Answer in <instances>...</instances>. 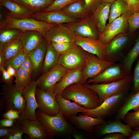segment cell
Masks as SVG:
<instances>
[{
  "label": "cell",
  "mask_w": 139,
  "mask_h": 139,
  "mask_svg": "<svg viewBox=\"0 0 139 139\" xmlns=\"http://www.w3.org/2000/svg\"><path fill=\"white\" fill-rule=\"evenodd\" d=\"M35 114L37 119L42 124L48 137L72 135L77 130L73 124L67 121L60 111L56 115L51 116L43 113L37 109Z\"/></svg>",
  "instance_id": "1"
},
{
  "label": "cell",
  "mask_w": 139,
  "mask_h": 139,
  "mask_svg": "<svg viewBox=\"0 0 139 139\" xmlns=\"http://www.w3.org/2000/svg\"><path fill=\"white\" fill-rule=\"evenodd\" d=\"M61 95L64 98L87 109H93L100 105L97 93L83 84H73L65 88Z\"/></svg>",
  "instance_id": "2"
},
{
  "label": "cell",
  "mask_w": 139,
  "mask_h": 139,
  "mask_svg": "<svg viewBox=\"0 0 139 139\" xmlns=\"http://www.w3.org/2000/svg\"><path fill=\"white\" fill-rule=\"evenodd\" d=\"M57 24H50L32 18L17 19L6 14L4 19L0 22V29H15L22 31L34 30L38 31L44 36L46 32Z\"/></svg>",
  "instance_id": "3"
},
{
  "label": "cell",
  "mask_w": 139,
  "mask_h": 139,
  "mask_svg": "<svg viewBox=\"0 0 139 139\" xmlns=\"http://www.w3.org/2000/svg\"><path fill=\"white\" fill-rule=\"evenodd\" d=\"M132 82L133 75H131L113 82L105 83H92V84L86 83L83 84L97 93L100 105L108 97L126 92L129 88Z\"/></svg>",
  "instance_id": "4"
},
{
  "label": "cell",
  "mask_w": 139,
  "mask_h": 139,
  "mask_svg": "<svg viewBox=\"0 0 139 139\" xmlns=\"http://www.w3.org/2000/svg\"><path fill=\"white\" fill-rule=\"evenodd\" d=\"M1 87L0 111L12 109L23 113L25 108V101L22 95L23 89L16 88L12 83L4 84Z\"/></svg>",
  "instance_id": "5"
},
{
  "label": "cell",
  "mask_w": 139,
  "mask_h": 139,
  "mask_svg": "<svg viewBox=\"0 0 139 139\" xmlns=\"http://www.w3.org/2000/svg\"><path fill=\"white\" fill-rule=\"evenodd\" d=\"M126 92L114 95L106 99L98 107L87 109L82 114L96 118H103L117 111L126 98Z\"/></svg>",
  "instance_id": "6"
},
{
  "label": "cell",
  "mask_w": 139,
  "mask_h": 139,
  "mask_svg": "<svg viewBox=\"0 0 139 139\" xmlns=\"http://www.w3.org/2000/svg\"><path fill=\"white\" fill-rule=\"evenodd\" d=\"M85 64L82 70L81 78L79 83L83 84L96 76L106 68L115 63L102 60L96 55L85 51Z\"/></svg>",
  "instance_id": "7"
},
{
  "label": "cell",
  "mask_w": 139,
  "mask_h": 139,
  "mask_svg": "<svg viewBox=\"0 0 139 139\" xmlns=\"http://www.w3.org/2000/svg\"><path fill=\"white\" fill-rule=\"evenodd\" d=\"M131 13L128 10L111 23L108 24L104 30L99 33L98 39L106 45L117 35L126 33L128 28V19Z\"/></svg>",
  "instance_id": "8"
},
{
  "label": "cell",
  "mask_w": 139,
  "mask_h": 139,
  "mask_svg": "<svg viewBox=\"0 0 139 139\" xmlns=\"http://www.w3.org/2000/svg\"><path fill=\"white\" fill-rule=\"evenodd\" d=\"M37 86L36 81L32 80L28 86L23 90L22 95L25 101V108L24 111L20 114L19 118L17 120L18 121L37 119L35 113L38 105L35 97Z\"/></svg>",
  "instance_id": "9"
},
{
  "label": "cell",
  "mask_w": 139,
  "mask_h": 139,
  "mask_svg": "<svg viewBox=\"0 0 139 139\" xmlns=\"http://www.w3.org/2000/svg\"><path fill=\"white\" fill-rule=\"evenodd\" d=\"M53 92L36 89L35 97L38 108L43 113L51 116L56 115L59 111V105Z\"/></svg>",
  "instance_id": "10"
},
{
  "label": "cell",
  "mask_w": 139,
  "mask_h": 139,
  "mask_svg": "<svg viewBox=\"0 0 139 139\" xmlns=\"http://www.w3.org/2000/svg\"><path fill=\"white\" fill-rule=\"evenodd\" d=\"M68 70L59 64H57L36 81L37 89L53 92L56 84Z\"/></svg>",
  "instance_id": "11"
},
{
  "label": "cell",
  "mask_w": 139,
  "mask_h": 139,
  "mask_svg": "<svg viewBox=\"0 0 139 139\" xmlns=\"http://www.w3.org/2000/svg\"><path fill=\"white\" fill-rule=\"evenodd\" d=\"M64 24L76 36L98 39L99 32L91 15L81 20Z\"/></svg>",
  "instance_id": "12"
},
{
  "label": "cell",
  "mask_w": 139,
  "mask_h": 139,
  "mask_svg": "<svg viewBox=\"0 0 139 139\" xmlns=\"http://www.w3.org/2000/svg\"><path fill=\"white\" fill-rule=\"evenodd\" d=\"M127 76L121 63H115L96 76L88 80L86 83H109L119 80Z\"/></svg>",
  "instance_id": "13"
},
{
  "label": "cell",
  "mask_w": 139,
  "mask_h": 139,
  "mask_svg": "<svg viewBox=\"0 0 139 139\" xmlns=\"http://www.w3.org/2000/svg\"><path fill=\"white\" fill-rule=\"evenodd\" d=\"M85 51L77 45L66 52L60 54L57 64L68 70L84 66L85 64Z\"/></svg>",
  "instance_id": "14"
},
{
  "label": "cell",
  "mask_w": 139,
  "mask_h": 139,
  "mask_svg": "<svg viewBox=\"0 0 139 139\" xmlns=\"http://www.w3.org/2000/svg\"><path fill=\"white\" fill-rule=\"evenodd\" d=\"M130 39L129 34L121 33L114 37L106 45V60L115 63L122 57L120 52L128 42Z\"/></svg>",
  "instance_id": "15"
},
{
  "label": "cell",
  "mask_w": 139,
  "mask_h": 139,
  "mask_svg": "<svg viewBox=\"0 0 139 139\" xmlns=\"http://www.w3.org/2000/svg\"><path fill=\"white\" fill-rule=\"evenodd\" d=\"M74 42L84 51L95 55L100 59L106 60V45L98 39L76 36Z\"/></svg>",
  "instance_id": "16"
},
{
  "label": "cell",
  "mask_w": 139,
  "mask_h": 139,
  "mask_svg": "<svg viewBox=\"0 0 139 139\" xmlns=\"http://www.w3.org/2000/svg\"><path fill=\"white\" fill-rule=\"evenodd\" d=\"M133 128L129 125L124 124L121 119H115L95 126L94 132L99 136H102L114 133L123 134L129 138L131 135Z\"/></svg>",
  "instance_id": "17"
},
{
  "label": "cell",
  "mask_w": 139,
  "mask_h": 139,
  "mask_svg": "<svg viewBox=\"0 0 139 139\" xmlns=\"http://www.w3.org/2000/svg\"><path fill=\"white\" fill-rule=\"evenodd\" d=\"M76 35L64 24H56L45 33L44 38L48 44L53 42H74Z\"/></svg>",
  "instance_id": "18"
},
{
  "label": "cell",
  "mask_w": 139,
  "mask_h": 139,
  "mask_svg": "<svg viewBox=\"0 0 139 139\" xmlns=\"http://www.w3.org/2000/svg\"><path fill=\"white\" fill-rule=\"evenodd\" d=\"M20 39L23 51L27 54L37 48L45 39L41 33L34 30L22 31Z\"/></svg>",
  "instance_id": "19"
},
{
  "label": "cell",
  "mask_w": 139,
  "mask_h": 139,
  "mask_svg": "<svg viewBox=\"0 0 139 139\" xmlns=\"http://www.w3.org/2000/svg\"><path fill=\"white\" fill-rule=\"evenodd\" d=\"M32 18L48 23L57 24L74 22L79 20L70 18L60 10L34 13Z\"/></svg>",
  "instance_id": "20"
},
{
  "label": "cell",
  "mask_w": 139,
  "mask_h": 139,
  "mask_svg": "<svg viewBox=\"0 0 139 139\" xmlns=\"http://www.w3.org/2000/svg\"><path fill=\"white\" fill-rule=\"evenodd\" d=\"M84 66L68 70L56 84L54 93L61 95L66 87L74 83H79L81 79L82 70Z\"/></svg>",
  "instance_id": "21"
},
{
  "label": "cell",
  "mask_w": 139,
  "mask_h": 139,
  "mask_svg": "<svg viewBox=\"0 0 139 139\" xmlns=\"http://www.w3.org/2000/svg\"><path fill=\"white\" fill-rule=\"evenodd\" d=\"M69 122L78 128L89 133L94 132L95 126L101 124L105 121L103 118L90 117L82 114L67 119Z\"/></svg>",
  "instance_id": "22"
},
{
  "label": "cell",
  "mask_w": 139,
  "mask_h": 139,
  "mask_svg": "<svg viewBox=\"0 0 139 139\" xmlns=\"http://www.w3.org/2000/svg\"><path fill=\"white\" fill-rule=\"evenodd\" d=\"M111 3L101 2L90 15L99 33L102 32L108 19Z\"/></svg>",
  "instance_id": "23"
},
{
  "label": "cell",
  "mask_w": 139,
  "mask_h": 139,
  "mask_svg": "<svg viewBox=\"0 0 139 139\" xmlns=\"http://www.w3.org/2000/svg\"><path fill=\"white\" fill-rule=\"evenodd\" d=\"M24 133L31 139H45L48 137L41 123L37 119H25L18 121Z\"/></svg>",
  "instance_id": "24"
},
{
  "label": "cell",
  "mask_w": 139,
  "mask_h": 139,
  "mask_svg": "<svg viewBox=\"0 0 139 139\" xmlns=\"http://www.w3.org/2000/svg\"><path fill=\"white\" fill-rule=\"evenodd\" d=\"M56 99L59 105V111L66 119L77 116L79 112H85L87 109L74 102L64 98L61 95H56Z\"/></svg>",
  "instance_id": "25"
},
{
  "label": "cell",
  "mask_w": 139,
  "mask_h": 139,
  "mask_svg": "<svg viewBox=\"0 0 139 139\" xmlns=\"http://www.w3.org/2000/svg\"><path fill=\"white\" fill-rule=\"evenodd\" d=\"M0 5L10 11L6 13V15L15 19L32 18L34 13L20 4L11 0H0Z\"/></svg>",
  "instance_id": "26"
},
{
  "label": "cell",
  "mask_w": 139,
  "mask_h": 139,
  "mask_svg": "<svg viewBox=\"0 0 139 139\" xmlns=\"http://www.w3.org/2000/svg\"><path fill=\"white\" fill-rule=\"evenodd\" d=\"M59 10L70 18L76 20L84 18L90 15L83 0L73 2Z\"/></svg>",
  "instance_id": "27"
},
{
  "label": "cell",
  "mask_w": 139,
  "mask_h": 139,
  "mask_svg": "<svg viewBox=\"0 0 139 139\" xmlns=\"http://www.w3.org/2000/svg\"><path fill=\"white\" fill-rule=\"evenodd\" d=\"M139 110V90L126 98L119 109L115 117V119L123 120L127 112L133 110L136 111Z\"/></svg>",
  "instance_id": "28"
},
{
  "label": "cell",
  "mask_w": 139,
  "mask_h": 139,
  "mask_svg": "<svg viewBox=\"0 0 139 139\" xmlns=\"http://www.w3.org/2000/svg\"><path fill=\"white\" fill-rule=\"evenodd\" d=\"M48 44L45 39L40 46L28 54L34 65V74L38 73L42 68Z\"/></svg>",
  "instance_id": "29"
},
{
  "label": "cell",
  "mask_w": 139,
  "mask_h": 139,
  "mask_svg": "<svg viewBox=\"0 0 139 139\" xmlns=\"http://www.w3.org/2000/svg\"><path fill=\"white\" fill-rule=\"evenodd\" d=\"M23 51V46L20 38L5 45L0 50V54L1 55L3 59V67L7 60Z\"/></svg>",
  "instance_id": "30"
},
{
  "label": "cell",
  "mask_w": 139,
  "mask_h": 139,
  "mask_svg": "<svg viewBox=\"0 0 139 139\" xmlns=\"http://www.w3.org/2000/svg\"><path fill=\"white\" fill-rule=\"evenodd\" d=\"M139 56V36L132 48L122 60L121 64L127 76L131 75L133 65Z\"/></svg>",
  "instance_id": "31"
},
{
  "label": "cell",
  "mask_w": 139,
  "mask_h": 139,
  "mask_svg": "<svg viewBox=\"0 0 139 139\" xmlns=\"http://www.w3.org/2000/svg\"><path fill=\"white\" fill-rule=\"evenodd\" d=\"M23 6L35 13L42 12L49 6L54 0H11Z\"/></svg>",
  "instance_id": "32"
},
{
  "label": "cell",
  "mask_w": 139,
  "mask_h": 139,
  "mask_svg": "<svg viewBox=\"0 0 139 139\" xmlns=\"http://www.w3.org/2000/svg\"><path fill=\"white\" fill-rule=\"evenodd\" d=\"M60 55L51 44L48 43L42 67L44 73L49 71L57 64Z\"/></svg>",
  "instance_id": "33"
},
{
  "label": "cell",
  "mask_w": 139,
  "mask_h": 139,
  "mask_svg": "<svg viewBox=\"0 0 139 139\" xmlns=\"http://www.w3.org/2000/svg\"><path fill=\"white\" fill-rule=\"evenodd\" d=\"M128 10L127 4L125 0H117L111 3L108 24L120 16Z\"/></svg>",
  "instance_id": "34"
},
{
  "label": "cell",
  "mask_w": 139,
  "mask_h": 139,
  "mask_svg": "<svg viewBox=\"0 0 139 139\" xmlns=\"http://www.w3.org/2000/svg\"><path fill=\"white\" fill-rule=\"evenodd\" d=\"M22 32L15 29H0V50L8 43L19 38Z\"/></svg>",
  "instance_id": "35"
},
{
  "label": "cell",
  "mask_w": 139,
  "mask_h": 139,
  "mask_svg": "<svg viewBox=\"0 0 139 139\" xmlns=\"http://www.w3.org/2000/svg\"><path fill=\"white\" fill-rule=\"evenodd\" d=\"M31 75L21 67L17 70L16 74L15 76L14 87L23 90L27 87L32 81Z\"/></svg>",
  "instance_id": "36"
},
{
  "label": "cell",
  "mask_w": 139,
  "mask_h": 139,
  "mask_svg": "<svg viewBox=\"0 0 139 139\" xmlns=\"http://www.w3.org/2000/svg\"><path fill=\"white\" fill-rule=\"evenodd\" d=\"M123 121L134 129L139 126V110L133 112H128L124 116Z\"/></svg>",
  "instance_id": "37"
},
{
  "label": "cell",
  "mask_w": 139,
  "mask_h": 139,
  "mask_svg": "<svg viewBox=\"0 0 139 139\" xmlns=\"http://www.w3.org/2000/svg\"><path fill=\"white\" fill-rule=\"evenodd\" d=\"M26 54L23 51L15 56L7 60L5 63L4 67L5 68L8 65H10L18 70L23 62Z\"/></svg>",
  "instance_id": "38"
},
{
  "label": "cell",
  "mask_w": 139,
  "mask_h": 139,
  "mask_svg": "<svg viewBox=\"0 0 139 139\" xmlns=\"http://www.w3.org/2000/svg\"><path fill=\"white\" fill-rule=\"evenodd\" d=\"M50 44L60 54L66 52L77 46L74 42H53Z\"/></svg>",
  "instance_id": "39"
},
{
  "label": "cell",
  "mask_w": 139,
  "mask_h": 139,
  "mask_svg": "<svg viewBox=\"0 0 139 139\" xmlns=\"http://www.w3.org/2000/svg\"><path fill=\"white\" fill-rule=\"evenodd\" d=\"M129 32L132 33L139 29V11L131 13L128 19Z\"/></svg>",
  "instance_id": "40"
},
{
  "label": "cell",
  "mask_w": 139,
  "mask_h": 139,
  "mask_svg": "<svg viewBox=\"0 0 139 139\" xmlns=\"http://www.w3.org/2000/svg\"><path fill=\"white\" fill-rule=\"evenodd\" d=\"M79 0H54L53 3L42 12H47L59 10L72 3Z\"/></svg>",
  "instance_id": "41"
},
{
  "label": "cell",
  "mask_w": 139,
  "mask_h": 139,
  "mask_svg": "<svg viewBox=\"0 0 139 139\" xmlns=\"http://www.w3.org/2000/svg\"><path fill=\"white\" fill-rule=\"evenodd\" d=\"M24 133L19 122L17 121L12 127V129L8 135L2 139H22Z\"/></svg>",
  "instance_id": "42"
},
{
  "label": "cell",
  "mask_w": 139,
  "mask_h": 139,
  "mask_svg": "<svg viewBox=\"0 0 139 139\" xmlns=\"http://www.w3.org/2000/svg\"><path fill=\"white\" fill-rule=\"evenodd\" d=\"M133 82L134 93L139 90V58L134 68L133 75Z\"/></svg>",
  "instance_id": "43"
},
{
  "label": "cell",
  "mask_w": 139,
  "mask_h": 139,
  "mask_svg": "<svg viewBox=\"0 0 139 139\" xmlns=\"http://www.w3.org/2000/svg\"><path fill=\"white\" fill-rule=\"evenodd\" d=\"M21 67L32 75L34 71V67L33 63L28 54H26L24 59Z\"/></svg>",
  "instance_id": "44"
},
{
  "label": "cell",
  "mask_w": 139,
  "mask_h": 139,
  "mask_svg": "<svg viewBox=\"0 0 139 139\" xmlns=\"http://www.w3.org/2000/svg\"><path fill=\"white\" fill-rule=\"evenodd\" d=\"M21 113L20 111L12 109L8 110L1 115L3 118H7L12 120H17L20 117Z\"/></svg>",
  "instance_id": "45"
},
{
  "label": "cell",
  "mask_w": 139,
  "mask_h": 139,
  "mask_svg": "<svg viewBox=\"0 0 139 139\" xmlns=\"http://www.w3.org/2000/svg\"><path fill=\"white\" fill-rule=\"evenodd\" d=\"M0 70L2 73L1 82L4 84H10L13 83V77L8 72L7 70L3 66H0Z\"/></svg>",
  "instance_id": "46"
},
{
  "label": "cell",
  "mask_w": 139,
  "mask_h": 139,
  "mask_svg": "<svg viewBox=\"0 0 139 139\" xmlns=\"http://www.w3.org/2000/svg\"><path fill=\"white\" fill-rule=\"evenodd\" d=\"M89 15H90L93 11L101 2V0H83Z\"/></svg>",
  "instance_id": "47"
},
{
  "label": "cell",
  "mask_w": 139,
  "mask_h": 139,
  "mask_svg": "<svg viewBox=\"0 0 139 139\" xmlns=\"http://www.w3.org/2000/svg\"><path fill=\"white\" fill-rule=\"evenodd\" d=\"M131 13L139 11V0H125Z\"/></svg>",
  "instance_id": "48"
},
{
  "label": "cell",
  "mask_w": 139,
  "mask_h": 139,
  "mask_svg": "<svg viewBox=\"0 0 139 139\" xmlns=\"http://www.w3.org/2000/svg\"><path fill=\"white\" fill-rule=\"evenodd\" d=\"M16 121L17 120L3 118L0 120V127H11L13 126Z\"/></svg>",
  "instance_id": "49"
},
{
  "label": "cell",
  "mask_w": 139,
  "mask_h": 139,
  "mask_svg": "<svg viewBox=\"0 0 139 139\" xmlns=\"http://www.w3.org/2000/svg\"><path fill=\"white\" fill-rule=\"evenodd\" d=\"M126 136L123 133H114L105 135L103 139H124Z\"/></svg>",
  "instance_id": "50"
},
{
  "label": "cell",
  "mask_w": 139,
  "mask_h": 139,
  "mask_svg": "<svg viewBox=\"0 0 139 139\" xmlns=\"http://www.w3.org/2000/svg\"><path fill=\"white\" fill-rule=\"evenodd\" d=\"M12 129L11 127H0V138L2 139L7 136Z\"/></svg>",
  "instance_id": "51"
},
{
  "label": "cell",
  "mask_w": 139,
  "mask_h": 139,
  "mask_svg": "<svg viewBox=\"0 0 139 139\" xmlns=\"http://www.w3.org/2000/svg\"><path fill=\"white\" fill-rule=\"evenodd\" d=\"M8 73L12 77L15 76L17 70L10 65H8L6 67Z\"/></svg>",
  "instance_id": "52"
},
{
  "label": "cell",
  "mask_w": 139,
  "mask_h": 139,
  "mask_svg": "<svg viewBox=\"0 0 139 139\" xmlns=\"http://www.w3.org/2000/svg\"><path fill=\"white\" fill-rule=\"evenodd\" d=\"M129 139H139V129H134Z\"/></svg>",
  "instance_id": "53"
},
{
  "label": "cell",
  "mask_w": 139,
  "mask_h": 139,
  "mask_svg": "<svg viewBox=\"0 0 139 139\" xmlns=\"http://www.w3.org/2000/svg\"><path fill=\"white\" fill-rule=\"evenodd\" d=\"M72 135L75 139H83L84 138L82 135L79 133L77 130L74 132Z\"/></svg>",
  "instance_id": "54"
},
{
  "label": "cell",
  "mask_w": 139,
  "mask_h": 139,
  "mask_svg": "<svg viewBox=\"0 0 139 139\" xmlns=\"http://www.w3.org/2000/svg\"><path fill=\"white\" fill-rule=\"evenodd\" d=\"M117 0H101V2L112 3Z\"/></svg>",
  "instance_id": "55"
},
{
  "label": "cell",
  "mask_w": 139,
  "mask_h": 139,
  "mask_svg": "<svg viewBox=\"0 0 139 139\" xmlns=\"http://www.w3.org/2000/svg\"><path fill=\"white\" fill-rule=\"evenodd\" d=\"M136 129H139V126L137 128H136Z\"/></svg>",
  "instance_id": "56"
}]
</instances>
